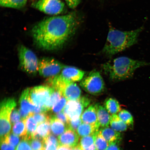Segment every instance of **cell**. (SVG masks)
I'll return each mask as SVG.
<instances>
[{
  "mask_svg": "<svg viewBox=\"0 0 150 150\" xmlns=\"http://www.w3.org/2000/svg\"><path fill=\"white\" fill-rule=\"evenodd\" d=\"M85 72L76 67L65 66L62 71L61 75L63 77L73 82L80 81L83 79Z\"/></svg>",
  "mask_w": 150,
  "mask_h": 150,
  "instance_id": "14",
  "label": "cell"
},
{
  "mask_svg": "<svg viewBox=\"0 0 150 150\" xmlns=\"http://www.w3.org/2000/svg\"><path fill=\"white\" fill-rule=\"evenodd\" d=\"M143 26L130 31H122L110 28L103 53L112 56L122 52L137 42L138 37L144 30Z\"/></svg>",
  "mask_w": 150,
  "mask_h": 150,
  "instance_id": "2",
  "label": "cell"
},
{
  "mask_svg": "<svg viewBox=\"0 0 150 150\" xmlns=\"http://www.w3.org/2000/svg\"><path fill=\"white\" fill-rule=\"evenodd\" d=\"M95 134L82 137L81 139L79 145L82 150L89 149L95 145Z\"/></svg>",
  "mask_w": 150,
  "mask_h": 150,
  "instance_id": "28",
  "label": "cell"
},
{
  "mask_svg": "<svg viewBox=\"0 0 150 150\" xmlns=\"http://www.w3.org/2000/svg\"><path fill=\"white\" fill-rule=\"evenodd\" d=\"M117 142L109 144L108 147L106 150H121Z\"/></svg>",
  "mask_w": 150,
  "mask_h": 150,
  "instance_id": "42",
  "label": "cell"
},
{
  "mask_svg": "<svg viewBox=\"0 0 150 150\" xmlns=\"http://www.w3.org/2000/svg\"><path fill=\"white\" fill-rule=\"evenodd\" d=\"M44 140L46 141L52 142L58 146L59 145V139H57L56 137L53 134H50L49 135L45 138Z\"/></svg>",
  "mask_w": 150,
  "mask_h": 150,
  "instance_id": "41",
  "label": "cell"
},
{
  "mask_svg": "<svg viewBox=\"0 0 150 150\" xmlns=\"http://www.w3.org/2000/svg\"><path fill=\"white\" fill-rule=\"evenodd\" d=\"M61 93L67 100H77L81 97V91L74 82L70 81L65 85Z\"/></svg>",
  "mask_w": 150,
  "mask_h": 150,
  "instance_id": "13",
  "label": "cell"
},
{
  "mask_svg": "<svg viewBox=\"0 0 150 150\" xmlns=\"http://www.w3.org/2000/svg\"><path fill=\"white\" fill-rule=\"evenodd\" d=\"M15 148L5 139L1 140V150H15Z\"/></svg>",
  "mask_w": 150,
  "mask_h": 150,
  "instance_id": "37",
  "label": "cell"
},
{
  "mask_svg": "<svg viewBox=\"0 0 150 150\" xmlns=\"http://www.w3.org/2000/svg\"><path fill=\"white\" fill-rule=\"evenodd\" d=\"M12 132L13 134L18 136L25 137L27 135V130L26 128L25 120H22L13 125Z\"/></svg>",
  "mask_w": 150,
  "mask_h": 150,
  "instance_id": "26",
  "label": "cell"
},
{
  "mask_svg": "<svg viewBox=\"0 0 150 150\" xmlns=\"http://www.w3.org/2000/svg\"><path fill=\"white\" fill-rule=\"evenodd\" d=\"M67 99L64 97L63 96L58 102L54 105L52 108V112L55 114L61 112L67 103Z\"/></svg>",
  "mask_w": 150,
  "mask_h": 150,
  "instance_id": "32",
  "label": "cell"
},
{
  "mask_svg": "<svg viewBox=\"0 0 150 150\" xmlns=\"http://www.w3.org/2000/svg\"><path fill=\"white\" fill-rule=\"evenodd\" d=\"M20 65L22 70L31 74H35L38 71L39 62L35 54L23 45L19 48Z\"/></svg>",
  "mask_w": 150,
  "mask_h": 150,
  "instance_id": "6",
  "label": "cell"
},
{
  "mask_svg": "<svg viewBox=\"0 0 150 150\" xmlns=\"http://www.w3.org/2000/svg\"><path fill=\"white\" fill-rule=\"evenodd\" d=\"M33 150H43L44 147V140L32 137L28 139Z\"/></svg>",
  "mask_w": 150,
  "mask_h": 150,
  "instance_id": "30",
  "label": "cell"
},
{
  "mask_svg": "<svg viewBox=\"0 0 150 150\" xmlns=\"http://www.w3.org/2000/svg\"><path fill=\"white\" fill-rule=\"evenodd\" d=\"M33 114H31L25 119V123L27 130V135L26 138L27 139L32 137L35 132L37 123L33 118Z\"/></svg>",
  "mask_w": 150,
  "mask_h": 150,
  "instance_id": "24",
  "label": "cell"
},
{
  "mask_svg": "<svg viewBox=\"0 0 150 150\" xmlns=\"http://www.w3.org/2000/svg\"><path fill=\"white\" fill-rule=\"evenodd\" d=\"M80 85L84 91L91 94L98 95L105 89L102 77L98 71L93 70L83 79Z\"/></svg>",
  "mask_w": 150,
  "mask_h": 150,
  "instance_id": "5",
  "label": "cell"
},
{
  "mask_svg": "<svg viewBox=\"0 0 150 150\" xmlns=\"http://www.w3.org/2000/svg\"><path fill=\"white\" fill-rule=\"evenodd\" d=\"M63 96L61 93L57 90L54 88L49 99L44 108L46 112L51 110L52 107Z\"/></svg>",
  "mask_w": 150,
  "mask_h": 150,
  "instance_id": "25",
  "label": "cell"
},
{
  "mask_svg": "<svg viewBox=\"0 0 150 150\" xmlns=\"http://www.w3.org/2000/svg\"><path fill=\"white\" fill-rule=\"evenodd\" d=\"M16 105V102L13 98H6L1 103L0 108L1 140L4 139L10 133L11 114Z\"/></svg>",
  "mask_w": 150,
  "mask_h": 150,
  "instance_id": "4",
  "label": "cell"
},
{
  "mask_svg": "<svg viewBox=\"0 0 150 150\" xmlns=\"http://www.w3.org/2000/svg\"><path fill=\"white\" fill-rule=\"evenodd\" d=\"M95 106L99 126L102 128L108 127L110 124L111 116L105 107L101 104L97 103Z\"/></svg>",
  "mask_w": 150,
  "mask_h": 150,
  "instance_id": "16",
  "label": "cell"
},
{
  "mask_svg": "<svg viewBox=\"0 0 150 150\" xmlns=\"http://www.w3.org/2000/svg\"><path fill=\"white\" fill-rule=\"evenodd\" d=\"M30 89L27 88L24 90L21 96L19 101L20 109L29 115L33 113L46 112L44 108L35 106L32 103L29 97Z\"/></svg>",
  "mask_w": 150,
  "mask_h": 150,
  "instance_id": "11",
  "label": "cell"
},
{
  "mask_svg": "<svg viewBox=\"0 0 150 150\" xmlns=\"http://www.w3.org/2000/svg\"><path fill=\"white\" fill-rule=\"evenodd\" d=\"M44 147L43 150H57L59 146L52 142L44 140Z\"/></svg>",
  "mask_w": 150,
  "mask_h": 150,
  "instance_id": "39",
  "label": "cell"
},
{
  "mask_svg": "<svg viewBox=\"0 0 150 150\" xmlns=\"http://www.w3.org/2000/svg\"><path fill=\"white\" fill-rule=\"evenodd\" d=\"M91 100L83 97L77 100H68L63 111L69 120H76L80 117L84 108L89 106Z\"/></svg>",
  "mask_w": 150,
  "mask_h": 150,
  "instance_id": "7",
  "label": "cell"
},
{
  "mask_svg": "<svg viewBox=\"0 0 150 150\" xmlns=\"http://www.w3.org/2000/svg\"><path fill=\"white\" fill-rule=\"evenodd\" d=\"M54 116L67 126L69 120L63 111L56 114Z\"/></svg>",
  "mask_w": 150,
  "mask_h": 150,
  "instance_id": "38",
  "label": "cell"
},
{
  "mask_svg": "<svg viewBox=\"0 0 150 150\" xmlns=\"http://www.w3.org/2000/svg\"><path fill=\"white\" fill-rule=\"evenodd\" d=\"M71 150H82L79 145H78L72 148Z\"/></svg>",
  "mask_w": 150,
  "mask_h": 150,
  "instance_id": "44",
  "label": "cell"
},
{
  "mask_svg": "<svg viewBox=\"0 0 150 150\" xmlns=\"http://www.w3.org/2000/svg\"><path fill=\"white\" fill-rule=\"evenodd\" d=\"M28 0H0L1 6L7 8L20 9L27 4Z\"/></svg>",
  "mask_w": 150,
  "mask_h": 150,
  "instance_id": "23",
  "label": "cell"
},
{
  "mask_svg": "<svg viewBox=\"0 0 150 150\" xmlns=\"http://www.w3.org/2000/svg\"><path fill=\"white\" fill-rule=\"evenodd\" d=\"M95 145L97 150H106L109 145L99 130L95 134Z\"/></svg>",
  "mask_w": 150,
  "mask_h": 150,
  "instance_id": "27",
  "label": "cell"
},
{
  "mask_svg": "<svg viewBox=\"0 0 150 150\" xmlns=\"http://www.w3.org/2000/svg\"><path fill=\"white\" fill-rule=\"evenodd\" d=\"M22 120L19 110L15 108L12 110L10 116V122L11 125H14Z\"/></svg>",
  "mask_w": 150,
  "mask_h": 150,
  "instance_id": "34",
  "label": "cell"
},
{
  "mask_svg": "<svg viewBox=\"0 0 150 150\" xmlns=\"http://www.w3.org/2000/svg\"><path fill=\"white\" fill-rule=\"evenodd\" d=\"M104 107L110 114H117L121 111V108L119 102L115 99L110 98L105 101Z\"/></svg>",
  "mask_w": 150,
  "mask_h": 150,
  "instance_id": "21",
  "label": "cell"
},
{
  "mask_svg": "<svg viewBox=\"0 0 150 150\" xmlns=\"http://www.w3.org/2000/svg\"><path fill=\"white\" fill-rule=\"evenodd\" d=\"M76 132L70 128H67L58 138L60 145L67 146L72 148L78 145L79 136Z\"/></svg>",
  "mask_w": 150,
  "mask_h": 150,
  "instance_id": "12",
  "label": "cell"
},
{
  "mask_svg": "<svg viewBox=\"0 0 150 150\" xmlns=\"http://www.w3.org/2000/svg\"><path fill=\"white\" fill-rule=\"evenodd\" d=\"M11 145L14 146L15 147L18 146L19 143L20 138L19 137L12 133H10L4 139ZM2 140V139H1Z\"/></svg>",
  "mask_w": 150,
  "mask_h": 150,
  "instance_id": "33",
  "label": "cell"
},
{
  "mask_svg": "<svg viewBox=\"0 0 150 150\" xmlns=\"http://www.w3.org/2000/svg\"><path fill=\"white\" fill-rule=\"evenodd\" d=\"M150 65V63L123 56L106 63L103 68L110 80L117 81L130 78L137 69Z\"/></svg>",
  "mask_w": 150,
  "mask_h": 150,
  "instance_id": "3",
  "label": "cell"
},
{
  "mask_svg": "<svg viewBox=\"0 0 150 150\" xmlns=\"http://www.w3.org/2000/svg\"><path fill=\"white\" fill-rule=\"evenodd\" d=\"M50 123L51 130L55 136L61 135L68 128L66 125L54 115L52 116Z\"/></svg>",
  "mask_w": 150,
  "mask_h": 150,
  "instance_id": "18",
  "label": "cell"
},
{
  "mask_svg": "<svg viewBox=\"0 0 150 150\" xmlns=\"http://www.w3.org/2000/svg\"><path fill=\"white\" fill-rule=\"evenodd\" d=\"M82 122V121L81 117L76 120H69L67 127L68 128L76 131L79 127L81 124Z\"/></svg>",
  "mask_w": 150,
  "mask_h": 150,
  "instance_id": "36",
  "label": "cell"
},
{
  "mask_svg": "<svg viewBox=\"0 0 150 150\" xmlns=\"http://www.w3.org/2000/svg\"><path fill=\"white\" fill-rule=\"evenodd\" d=\"M81 119L83 123L95 125L99 128L96 108L95 105H91L82 113Z\"/></svg>",
  "mask_w": 150,
  "mask_h": 150,
  "instance_id": "15",
  "label": "cell"
},
{
  "mask_svg": "<svg viewBox=\"0 0 150 150\" xmlns=\"http://www.w3.org/2000/svg\"><path fill=\"white\" fill-rule=\"evenodd\" d=\"M31 6L33 8L50 15L61 14L65 8V4L61 0H37Z\"/></svg>",
  "mask_w": 150,
  "mask_h": 150,
  "instance_id": "8",
  "label": "cell"
},
{
  "mask_svg": "<svg viewBox=\"0 0 150 150\" xmlns=\"http://www.w3.org/2000/svg\"><path fill=\"white\" fill-rule=\"evenodd\" d=\"M33 116L35 121L38 124L45 122L50 121L52 117V116L47 113L46 112L33 113Z\"/></svg>",
  "mask_w": 150,
  "mask_h": 150,
  "instance_id": "31",
  "label": "cell"
},
{
  "mask_svg": "<svg viewBox=\"0 0 150 150\" xmlns=\"http://www.w3.org/2000/svg\"><path fill=\"white\" fill-rule=\"evenodd\" d=\"M30 145L27 138H22L21 142L17 146L16 150H33Z\"/></svg>",
  "mask_w": 150,
  "mask_h": 150,
  "instance_id": "35",
  "label": "cell"
},
{
  "mask_svg": "<svg viewBox=\"0 0 150 150\" xmlns=\"http://www.w3.org/2000/svg\"><path fill=\"white\" fill-rule=\"evenodd\" d=\"M54 88L48 86H36L30 89L29 97L35 105L44 108L49 99Z\"/></svg>",
  "mask_w": 150,
  "mask_h": 150,
  "instance_id": "10",
  "label": "cell"
},
{
  "mask_svg": "<svg viewBox=\"0 0 150 150\" xmlns=\"http://www.w3.org/2000/svg\"><path fill=\"white\" fill-rule=\"evenodd\" d=\"M72 148L68 146L59 145L58 147L57 150H71Z\"/></svg>",
  "mask_w": 150,
  "mask_h": 150,
  "instance_id": "43",
  "label": "cell"
},
{
  "mask_svg": "<svg viewBox=\"0 0 150 150\" xmlns=\"http://www.w3.org/2000/svg\"><path fill=\"white\" fill-rule=\"evenodd\" d=\"M64 67L52 58H45L39 61L38 71L41 76L50 78L59 75Z\"/></svg>",
  "mask_w": 150,
  "mask_h": 150,
  "instance_id": "9",
  "label": "cell"
},
{
  "mask_svg": "<svg viewBox=\"0 0 150 150\" xmlns=\"http://www.w3.org/2000/svg\"><path fill=\"white\" fill-rule=\"evenodd\" d=\"M99 129L95 125L83 123L79 127L76 132L80 137H83L95 134Z\"/></svg>",
  "mask_w": 150,
  "mask_h": 150,
  "instance_id": "19",
  "label": "cell"
},
{
  "mask_svg": "<svg viewBox=\"0 0 150 150\" xmlns=\"http://www.w3.org/2000/svg\"><path fill=\"white\" fill-rule=\"evenodd\" d=\"M120 119L129 126H133L134 120L133 116L130 112L125 110H121L118 114Z\"/></svg>",
  "mask_w": 150,
  "mask_h": 150,
  "instance_id": "29",
  "label": "cell"
},
{
  "mask_svg": "<svg viewBox=\"0 0 150 150\" xmlns=\"http://www.w3.org/2000/svg\"><path fill=\"white\" fill-rule=\"evenodd\" d=\"M50 121L45 122L40 124L37 127L36 131L33 137L44 140L45 138L49 135L50 131Z\"/></svg>",
  "mask_w": 150,
  "mask_h": 150,
  "instance_id": "20",
  "label": "cell"
},
{
  "mask_svg": "<svg viewBox=\"0 0 150 150\" xmlns=\"http://www.w3.org/2000/svg\"><path fill=\"white\" fill-rule=\"evenodd\" d=\"M82 20L81 15L76 12L47 18L33 26L31 34L40 47L48 50L57 49L75 34Z\"/></svg>",
  "mask_w": 150,
  "mask_h": 150,
  "instance_id": "1",
  "label": "cell"
},
{
  "mask_svg": "<svg viewBox=\"0 0 150 150\" xmlns=\"http://www.w3.org/2000/svg\"><path fill=\"white\" fill-rule=\"evenodd\" d=\"M110 125L112 129L118 132L126 131L127 127V125L120 119L117 114L111 116Z\"/></svg>",
  "mask_w": 150,
  "mask_h": 150,
  "instance_id": "22",
  "label": "cell"
},
{
  "mask_svg": "<svg viewBox=\"0 0 150 150\" xmlns=\"http://www.w3.org/2000/svg\"><path fill=\"white\" fill-rule=\"evenodd\" d=\"M99 131L109 144L114 142L119 143L122 139L120 133L108 127L101 128Z\"/></svg>",
  "mask_w": 150,
  "mask_h": 150,
  "instance_id": "17",
  "label": "cell"
},
{
  "mask_svg": "<svg viewBox=\"0 0 150 150\" xmlns=\"http://www.w3.org/2000/svg\"><path fill=\"white\" fill-rule=\"evenodd\" d=\"M67 5L71 8L74 9L80 4L81 0H65Z\"/></svg>",
  "mask_w": 150,
  "mask_h": 150,
  "instance_id": "40",
  "label": "cell"
}]
</instances>
